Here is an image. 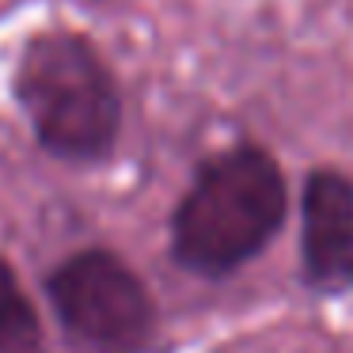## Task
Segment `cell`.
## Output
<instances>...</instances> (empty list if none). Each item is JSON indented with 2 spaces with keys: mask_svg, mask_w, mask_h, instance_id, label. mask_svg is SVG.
Here are the masks:
<instances>
[{
  "mask_svg": "<svg viewBox=\"0 0 353 353\" xmlns=\"http://www.w3.org/2000/svg\"><path fill=\"white\" fill-rule=\"evenodd\" d=\"M281 168L262 148H232L201 168L171 221V254L183 270L221 277L262 251L285 224Z\"/></svg>",
  "mask_w": 353,
  "mask_h": 353,
  "instance_id": "obj_1",
  "label": "cell"
},
{
  "mask_svg": "<svg viewBox=\"0 0 353 353\" xmlns=\"http://www.w3.org/2000/svg\"><path fill=\"white\" fill-rule=\"evenodd\" d=\"M16 95L46 152L61 160H103L118 141L122 99L114 77L72 31L27 42L16 65Z\"/></svg>",
  "mask_w": 353,
  "mask_h": 353,
  "instance_id": "obj_2",
  "label": "cell"
},
{
  "mask_svg": "<svg viewBox=\"0 0 353 353\" xmlns=\"http://www.w3.org/2000/svg\"><path fill=\"white\" fill-rule=\"evenodd\" d=\"M61 323L84 342L110 353H130L152 330V300L122 259L84 251L69 259L46 285Z\"/></svg>",
  "mask_w": 353,
  "mask_h": 353,
  "instance_id": "obj_3",
  "label": "cell"
},
{
  "mask_svg": "<svg viewBox=\"0 0 353 353\" xmlns=\"http://www.w3.org/2000/svg\"><path fill=\"white\" fill-rule=\"evenodd\" d=\"M300 262L319 292L353 285V183L338 171H312L300 198Z\"/></svg>",
  "mask_w": 353,
  "mask_h": 353,
  "instance_id": "obj_4",
  "label": "cell"
},
{
  "mask_svg": "<svg viewBox=\"0 0 353 353\" xmlns=\"http://www.w3.org/2000/svg\"><path fill=\"white\" fill-rule=\"evenodd\" d=\"M39 315H34L27 292L19 289L8 262H0V353H39Z\"/></svg>",
  "mask_w": 353,
  "mask_h": 353,
  "instance_id": "obj_5",
  "label": "cell"
}]
</instances>
